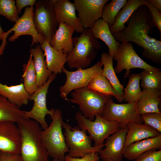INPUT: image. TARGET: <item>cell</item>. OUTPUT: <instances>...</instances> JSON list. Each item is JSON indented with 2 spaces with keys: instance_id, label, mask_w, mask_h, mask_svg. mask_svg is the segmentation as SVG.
Returning a JSON list of instances; mask_svg holds the SVG:
<instances>
[{
  "instance_id": "cell-1",
  "label": "cell",
  "mask_w": 161,
  "mask_h": 161,
  "mask_svg": "<svg viewBox=\"0 0 161 161\" xmlns=\"http://www.w3.org/2000/svg\"><path fill=\"white\" fill-rule=\"evenodd\" d=\"M122 30L112 34L116 41L134 42L142 47V55L156 64L161 63V41L151 37L154 24L145 5L139 7L127 21Z\"/></svg>"
},
{
  "instance_id": "cell-2",
  "label": "cell",
  "mask_w": 161,
  "mask_h": 161,
  "mask_svg": "<svg viewBox=\"0 0 161 161\" xmlns=\"http://www.w3.org/2000/svg\"><path fill=\"white\" fill-rule=\"evenodd\" d=\"M21 138L20 154L23 161H49V155L41 140L39 124L23 118L16 123Z\"/></svg>"
},
{
  "instance_id": "cell-3",
  "label": "cell",
  "mask_w": 161,
  "mask_h": 161,
  "mask_svg": "<svg viewBox=\"0 0 161 161\" xmlns=\"http://www.w3.org/2000/svg\"><path fill=\"white\" fill-rule=\"evenodd\" d=\"M73 47L67 54L66 63L71 69H84L88 66L96 57L100 49L98 39L91 30L84 29L79 36L73 38Z\"/></svg>"
},
{
  "instance_id": "cell-4",
  "label": "cell",
  "mask_w": 161,
  "mask_h": 161,
  "mask_svg": "<svg viewBox=\"0 0 161 161\" xmlns=\"http://www.w3.org/2000/svg\"><path fill=\"white\" fill-rule=\"evenodd\" d=\"M52 121L50 125L41 131V137L42 143L49 156L61 161H65V154L69 151L66 145L62 130L64 122L62 111L55 109Z\"/></svg>"
},
{
  "instance_id": "cell-5",
  "label": "cell",
  "mask_w": 161,
  "mask_h": 161,
  "mask_svg": "<svg viewBox=\"0 0 161 161\" xmlns=\"http://www.w3.org/2000/svg\"><path fill=\"white\" fill-rule=\"evenodd\" d=\"M69 100L78 105L80 112L86 118L93 121L95 116H102L106 103L112 96L103 95L87 87L75 89L71 93Z\"/></svg>"
},
{
  "instance_id": "cell-6",
  "label": "cell",
  "mask_w": 161,
  "mask_h": 161,
  "mask_svg": "<svg viewBox=\"0 0 161 161\" xmlns=\"http://www.w3.org/2000/svg\"><path fill=\"white\" fill-rule=\"evenodd\" d=\"M62 127L66 145L69 150L67 155L72 157H80L90 153H99L104 146V144L95 146L92 145V140L86 130L78 126L72 127L64 122Z\"/></svg>"
},
{
  "instance_id": "cell-7",
  "label": "cell",
  "mask_w": 161,
  "mask_h": 161,
  "mask_svg": "<svg viewBox=\"0 0 161 161\" xmlns=\"http://www.w3.org/2000/svg\"><path fill=\"white\" fill-rule=\"evenodd\" d=\"M75 119L78 126L88 133L94 141L95 146L104 144V140L117 131L122 124L108 121L99 115H95V120L91 121L86 118L80 111L76 113Z\"/></svg>"
},
{
  "instance_id": "cell-8",
  "label": "cell",
  "mask_w": 161,
  "mask_h": 161,
  "mask_svg": "<svg viewBox=\"0 0 161 161\" xmlns=\"http://www.w3.org/2000/svg\"><path fill=\"white\" fill-rule=\"evenodd\" d=\"M33 20L38 33L50 44L58 26L50 0H39L35 4Z\"/></svg>"
},
{
  "instance_id": "cell-9",
  "label": "cell",
  "mask_w": 161,
  "mask_h": 161,
  "mask_svg": "<svg viewBox=\"0 0 161 161\" xmlns=\"http://www.w3.org/2000/svg\"><path fill=\"white\" fill-rule=\"evenodd\" d=\"M56 78V75L52 73L44 84L38 87L32 94L30 95L29 100L33 101V107L30 111H23V118L33 119L43 129L48 126L45 120L46 116L49 115L51 118L55 109L52 108L48 109L47 106L46 97L49 86Z\"/></svg>"
},
{
  "instance_id": "cell-10",
  "label": "cell",
  "mask_w": 161,
  "mask_h": 161,
  "mask_svg": "<svg viewBox=\"0 0 161 161\" xmlns=\"http://www.w3.org/2000/svg\"><path fill=\"white\" fill-rule=\"evenodd\" d=\"M103 65L100 61L97 62L90 67L78 68L77 70L70 71L64 67L62 72L66 76L64 84L59 88L60 96L66 100L70 92L78 89L86 87L90 81L95 77L101 74Z\"/></svg>"
},
{
  "instance_id": "cell-11",
  "label": "cell",
  "mask_w": 161,
  "mask_h": 161,
  "mask_svg": "<svg viewBox=\"0 0 161 161\" xmlns=\"http://www.w3.org/2000/svg\"><path fill=\"white\" fill-rule=\"evenodd\" d=\"M113 59L117 62L114 68L115 72L119 73L125 69L124 75L125 78L129 76L130 69H132L140 68L154 71L159 68L148 64L142 60L135 52L132 44L130 42L123 41L120 44Z\"/></svg>"
},
{
  "instance_id": "cell-12",
  "label": "cell",
  "mask_w": 161,
  "mask_h": 161,
  "mask_svg": "<svg viewBox=\"0 0 161 161\" xmlns=\"http://www.w3.org/2000/svg\"><path fill=\"white\" fill-rule=\"evenodd\" d=\"M102 117L109 121H116L121 124L129 122L143 124L137 108V101L127 103L117 104L112 97L105 104Z\"/></svg>"
},
{
  "instance_id": "cell-13",
  "label": "cell",
  "mask_w": 161,
  "mask_h": 161,
  "mask_svg": "<svg viewBox=\"0 0 161 161\" xmlns=\"http://www.w3.org/2000/svg\"><path fill=\"white\" fill-rule=\"evenodd\" d=\"M34 10V6L25 8L24 13L13 27L5 32L3 43H7L6 39L8 35L13 31V35L9 38L10 42L15 41L20 36L27 35H30L32 38L31 47H32L34 44H42L45 39L38 33L35 28L33 20Z\"/></svg>"
},
{
  "instance_id": "cell-14",
  "label": "cell",
  "mask_w": 161,
  "mask_h": 161,
  "mask_svg": "<svg viewBox=\"0 0 161 161\" xmlns=\"http://www.w3.org/2000/svg\"><path fill=\"white\" fill-rule=\"evenodd\" d=\"M108 0H74L78 18L84 29H91L101 18L103 7Z\"/></svg>"
},
{
  "instance_id": "cell-15",
  "label": "cell",
  "mask_w": 161,
  "mask_h": 161,
  "mask_svg": "<svg viewBox=\"0 0 161 161\" xmlns=\"http://www.w3.org/2000/svg\"><path fill=\"white\" fill-rule=\"evenodd\" d=\"M127 130V125L122 124L117 131L105 140V148L98 153L103 161H122Z\"/></svg>"
},
{
  "instance_id": "cell-16",
  "label": "cell",
  "mask_w": 161,
  "mask_h": 161,
  "mask_svg": "<svg viewBox=\"0 0 161 161\" xmlns=\"http://www.w3.org/2000/svg\"><path fill=\"white\" fill-rule=\"evenodd\" d=\"M16 123L0 122V151L20 154L21 138Z\"/></svg>"
},
{
  "instance_id": "cell-17",
  "label": "cell",
  "mask_w": 161,
  "mask_h": 161,
  "mask_svg": "<svg viewBox=\"0 0 161 161\" xmlns=\"http://www.w3.org/2000/svg\"><path fill=\"white\" fill-rule=\"evenodd\" d=\"M53 4L57 21L73 27L75 31L81 33L84 30L79 18L76 15L74 2L69 0H50Z\"/></svg>"
},
{
  "instance_id": "cell-18",
  "label": "cell",
  "mask_w": 161,
  "mask_h": 161,
  "mask_svg": "<svg viewBox=\"0 0 161 161\" xmlns=\"http://www.w3.org/2000/svg\"><path fill=\"white\" fill-rule=\"evenodd\" d=\"M74 32L71 26L63 23H59L49 44L55 49L68 54L73 47L72 36Z\"/></svg>"
},
{
  "instance_id": "cell-19",
  "label": "cell",
  "mask_w": 161,
  "mask_h": 161,
  "mask_svg": "<svg viewBox=\"0 0 161 161\" xmlns=\"http://www.w3.org/2000/svg\"><path fill=\"white\" fill-rule=\"evenodd\" d=\"M161 90L143 89L137 101V108L141 115L147 113H161L159 106L161 98Z\"/></svg>"
},
{
  "instance_id": "cell-20",
  "label": "cell",
  "mask_w": 161,
  "mask_h": 161,
  "mask_svg": "<svg viewBox=\"0 0 161 161\" xmlns=\"http://www.w3.org/2000/svg\"><path fill=\"white\" fill-rule=\"evenodd\" d=\"M40 45L45 57L48 69L55 75L62 73L66 62L67 54L63 51L55 49L45 40Z\"/></svg>"
},
{
  "instance_id": "cell-21",
  "label": "cell",
  "mask_w": 161,
  "mask_h": 161,
  "mask_svg": "<svg viewBox=\"0 0 161 161\" xmlns=\"http://www.w3.org/2000/svg\"><path fill=\"white\" fill-rule=\"evenodd\" d=\"M128 130L126 137L125 149L130 144L144 139L161 135L157 130L144 124L129 122L126 124Z\"/></svg>"
},
{
  "instance_id": "cell-22",
  "label": "cell",
  "mask_w": 161,
  "mask_h": 161,
  "mask_svg": "<svg viewBox=\"0 0 161 161\" xmlns=\"http://www.w3.org/2000/svg\"><path fill=\"white\" fill-rule=\"evenodd\" d=\"M91 30L95 38L101 40L106 45L109 53L113 59L120 43L114 38L108 24L100 18Z\"/></svg>"
},
{
  "instance_id": "cell-23",
  "label": "cell",
  "mask_w": 161,
  "mask_h": 161,
  "mask_svg": "<svg viewBox=\"0 0 161 161\" xmlns=\"http://www.w3.org/2000/svg\"><path fill=\"white\" fill-rule=\"evenodd\" d=\"M153 149L161 150V135L130 144L126 148L123 157L129 160H134L143 153Z\"/></svg>"
},
{
  "instance_id": "cell-24",
  "label": "cell",
  "mask_w": 161,
  "mask_h": 161,
  "mask_svg": "<svg viewBox=\"0 0 161 161\" xmlns=\"http://www.w3.org/2000/svg\"><path fill=\"white\" fill-rule=\"evenodd\" d=\"M30 54L33 57L34 65L36 75L38 87L44 84L52 73L48 69L43 52L41 45L30 49Z\"/></svg>"
},
{
  "instance_id": "cell-25",
  "label": "cell",
  "mask_w": 161,
  "mask_h": 161,
  "mask_svg": "<svg viewBox=\"0 0 161 161\" xmlns=\"http://www.w3.org/2000/svg\"><path fill=\"white\" fill-rule=\"evenodd\" d=\"M0 95L11 103L19 107L28 104L30 96L23 83L16 85L8 86L0 82Z\"/></svg>"
},
{
  "instance_id": "cell-26",
  "label": "cell",
  "mask_w": 161,
  "mask_h": 161,
  "mask_svg": "<svg viewBox=\"0 0 161 161\" xmlns=\"http://www.w3.org/2000/svg\"><path fill=\"white\" fill-rule=\"evenodd\" d=\"M146 0H128L117 16L114 22L109 27L112 34L120 32L125 28L132 14L140 7L145 5Z\"/></svg>"
},
{
  "instance_id": "cell-27",
  "label": "cell",
  "mask_w": 161,
  "mask_h": 161,
  "mask_svg": "<svg viewBox=\"0 0 161 161\" xmlns=\"http://www.w3.org/2000/svg\"><path fill=\"white\" fill-rule=\"evenodd\" d=\"M100 56V61L103 66L101 74L108 80L114 90L123 99L124 88L116 74L113 66V58L107 52L102 53Z\"/></svg>"
},
{
  "instance_id": "cell-28",
  "label": "cell",
  "mask_w": 161,
  "mask_h": 161,
  "mask_svg": "<svg viewBox=\"0 0 161 161\" xmlns=\"http://www.w3.org/2000/svg\"><path fill=\"white\" fill-rule=\"evenodd\" d=\"M86 87L99 94L106 96H113L120 103L123 100L114 90L108 80L101 74L94 78Z\"/></svg>"
},
{
  "instance_id": "cell-29",
  "label": "cell",
  "mask_w": 161,
  "mask_h": 161,
  "mask_svg": "<svg viewBox=\"0 0 161 161\" xmlns=\"http://www.w3.org/2000/svg\"><path fill=\"white\" fill-rule=\"evenodd\" d=\"M23 111L0 95V122L11 121L16 123L23 118Z\"/></svg>"
},
{
  "instance_id": "cell-30",
  "label": "cell",
  "mask_w": 161,
  "mask_h": 161,
  "mask_svg": "<svg viewBox=\"0 0 161 161\" xmlns=\"http://www.w3.org/2000/svg\"><path fill=\"white\" fill-rule=\"evenodd\" d=\"M23 74L22 75L24 88L30 95L37 89L36 75L33 57L30 54L27 63L23 66Z\"/></svg>"
},
{
  "instance_id": "cell-31",
  "label": "cell",
  "mask_w": 161,
  "mask_h": 161,
  "mask_svg": "<svg viewBox=\"0 0 161 161\" xmlns=\"http://www.w3.org/2000/svg\"><path fill=\"white\" fill-rule=\"evenodd\" d=\"M140 79V73H133L129 75L128 84L123 89V100L127 103L137 101L142 94Z\"/></svg>"
},
{
  "instance_id": "cell-32",
  "label": "cell",
  "mask_w": 161,
  "mask_h": 161,
  "mask_svg": "<svg viewBox=\"0 0 161 161\" xmlns=\"http://www.w3.org/2000/svg\"><path fill=\"white\" fill-rule=\"evenodd\" d=\"M141 86L143 89L161 90V71L158 68L154 71L143 69L140 73Z\"/></svg>"
},
{
  "instance_id": "cell-33",
  "label": "cell",
  "mask_w": 161,
  "mask_h": 161,
  "mask_svg": "<svg viewBox=\"0 0 161 161\" xmlns=\"http://www.w3.org/2000/svg\"><path fill=\"white\" fill-rule=\"evenodd\" d=\"M127 1L126 0H112L104 5L101 18L108 24L109 27L114 22L117 16Z\"/></svg>"
},
{
  "instance_id": "cell-34",
  "label": "cell",
  "mask_w": 161,
  "mask_h": 161,
  "mask_svg": "<svg viewBox=\"0 0 161 161\" xmlns=\"http://www.w3.org/2000/svg\"><path fill=\"white\" fill-rule=\"evenodd\" d=\"M0 15L16 23L19 18L14 0H0Z\"/></svg>"
},
{
  "instance_id": "cell-35",
  "label": "cell",
  "mask_w": 161,
  "mask_h": 161,
  "mask_svg": "<svg viewBox=\"0 0 161 161\" xmlns=\"http://www.w3.org/2000/svg\"><path fill=\"white\" fill-rule=\"evenodd\" d=\"M143 123L161 133V113H147L141 115Z\"/></svg>"
},
{
  "instance_id": "cell-36",
  "label": "cell",
  "mask_w": 161,
  "mask_h": 161,
  "mask_svg": "<svg viewBox=\"0 0 161 161\" xmlns=\"http://www.w3.org/2000/svg\"><path fill=\"white\" fill-rule=\"evenodd\" d=\"M134 161H161V150H150L140 154Z\"/></svg>"
},
{
  "instance_id": "cell-37",
  "label": "cell",
  "mask_w": 161,
  "mask_h": 161,
  "mask_svg": "<svg viewBox=\"0 0 161 161\" xmlns=\"http://www.w3.org/2000/svg\"><path fill=\"white\" fill-rule=\"evenodd\" d=\"M145 6L150 13L152 21L161 35V12L154 7L148 0H146Z\"/></svg>"
},
{
  "instance_id": "cell-38",
  "label": "cell",
  "mask_w": 161,
  "mask_h": 161,
  "mask_svg": "<svg viewBox=\"0 0 161 161\" xmlns=\"http://www.w3.org/2000/svg\"><path fill=\"white\" fill-rule=\"evenodd\" d=\"M98 153L86 154L80 157H72L67 155L65 156V161H98L100 158Z\"/></svg>"
},
{
  "instance_id": "cell-39",
  "label": "cell",
  "mask_w": 161,
  "mask_h": 161,
  "mask_svg": "<svg viewBox=\"0 0 161 161\" xmlns=\"http://www.w3.org/2000/svg\"><path fill=\"white\" fill-rule=\"evenodd\" d=\"M1 161H23L20 154L0 151Z\"/></svg>"
},
{
  "instance_id": "cell-40",
  "label": "cell",
  "mask_w": 161,
  "mask_h": 161,
  "mask_svg": "<svg viewBox=\"0 0 161 161\" xmlns=\"http://www.w3.org/2000/svg\"><path fill=\"white\" fill-rule=\"evenodd\" d=\"M36 1V0H16V5L18 14L24 7L34 6Z\"/></svg>"
},
{
  "instance_id": "cell-41",
  "label": "cell",
  "mask_w": 161,
  "mask_h": 161,
  "mask_svg": "<svg viewBox=\"0 0 161 161\" xmlns=\"http://www.w3.org/2000/svg\"><path fill=\"white\" fill-rule=\"evenodd\" d=\"M154 7L161 12V0H148Z\"/></svg>"
},
{
  "instance_id": "cell-42",
  "label": "cell",
  "mask_w": 161,
  "mask_h": 161,
  "mask_svg": "<svg viewBox=\"0 0 161 161\" xmlns=\"http://www.w3.org/2000/svg\"><path fill=\"white\" fill-rule=\"evenodd\" d=\"M5 32L2 29L0 25V40L3 41Z\"/></svg>"
},
{
  "instance_id": "cell-43",
  "label": "cell",
  "mask_w": 161,
  "mask_h": 161,
  "mask_svg": "<svg viewBox=\"0 0 161 161\" xmlns=\"http://www.w3.org/2000/svg\"><path fill=\"white\" fill-rule=\"evenodd\" d=\"M52 161H61L60 160L56 159H53V160Z\"/></svg>"
},
{
  "instance_id": "cell-44",
  "label": "cell",
  "mask_w": 161,
  "mask_h": 161,
  "mask_svg": "<svg viewBox=\"0 0 161 161\" xmlns=\"http://www.w3.org/2000/svg\"><path fill=\"white\" fill-rule=\"evenodd\" d=\"M1 55H0V56ZM1 58H0V64H1Z\"/></svg>"
},
{
  "instance_id": "cell-45",
  "label": "cell",
  "mask_w": 161,
  "mask_h": 161,
  "mask_svg": "<svg viewBox=\"0 0 161 161\" xmlns=\"http://www.w3.org/2000/svg\"><path fill=\"white\" fill-rule=\"evenodd\" d=\"M0 161H1V160H0Z\"/></svg>"
}]
</instances>
